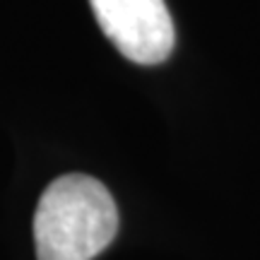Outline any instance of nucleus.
<instances>
[{"label":"nucleus","instance_id":"nucleus-2","mask_svg":"<svg viewBox=\"0 0 260 260\" xmlns=\"http://www.w3.org/2000/svg\"><path fill=\"white\" fill-rule=\"evenodd\" d=\"M106 39L140 65L164 63L174 51V22L164 0H89Z\"/></svg>","mask_w":260,"mask_h":260},{"label":"nucleus","instance_id":"nucleus-1","mask_svg":"<svg viewBox=\"0 0 260 260\" xmlns=\"http://www.w3.org/2000/svg\"><path fill=\"white\" fill-rule=\"evenodd\" d=\"M118 232V210L96 178L68 174L44 190L34 214L39 260H92Z\"/></svg>","mask_w":260,"mask_h":260}]
</instances>
